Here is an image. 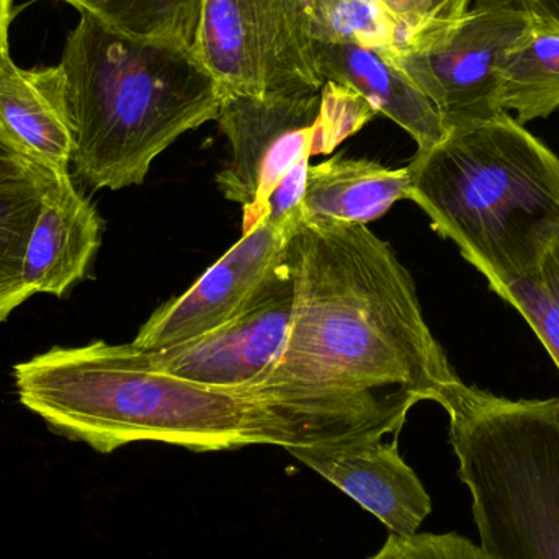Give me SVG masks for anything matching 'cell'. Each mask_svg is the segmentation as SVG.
Returning <instances> with one entry per match:
<instances>
[{"label": "cell", "mask_w": 559, "mask_h": 559, "mask_svg": "<svg viewBox=\"0 0 559 559\" xmlns=\"http://www.w3.org/2000/svg\"><path fill=\"white\" fill-rule=\"evenodd\" d=\"M531 13L515 0H476L452 22L407 36L391 61L436 105L447 131L504 114L499 68Z\"/></svg>", "instance_id": "obj_7"}, {"label": "cell", "mask_w": 559, "mask_h": 559, "mask_svg": "<svg viewBox=\"0 0 559 559\" xmlns=\"http://www.w3.org/2000/svg\"><path fill=\"white\" fill-rule=\"evenodd\" d=\"M373 105L348 85L325 81L321 87L312 156L329 154L377 117Z\"/></svg>", "instance_id": "obj_21"}, {"label": "cell", "mask_w": 559, "mask_h": 559, "mask_svg": "<svg viewBox=\"0 0 559 559\" xmlns=\"http://www.w3.org/2000/svg\"><path fill=\"white\" fill-rule=\"evenodd\" d=\"M314 48L324 82H338L364 95L378 114L411 134L419 153L445 140L449 131L436 105L396 62L357 45L314 43Z\"/></svg>", "instance_id": "obj_14"}, {"label": "cell", "mask_w": 559, "mask_h": 559, "mask_svg": "<svg viewBox=\"0 0 559 559\" xmlns=\"http://www.w3.org/2000/svg\"><path fill=\"white\" fill-rule=\"evenodd\" d=\"M368 559H492L481 545L459 534L391 535Z\"/></svg>", "instance_id": "obj_22"}, {"label": "cell", "mask_w": 559, "mask_h": 559, "mask_svg": "<svg viewBox=\"0 0 559 559\" xmlns=\"http://www.w3.org/2000/svg\"><path fill=\"white\" fill-rule=\"evenodd\" d=\"M401 200H411L407 167L388 169L374 160L334 156L309 166L302 212L305 223L367 225Z\"/></svg>", "instance_id": "obj_15"}, {"label": "cell", "mask_w": 559, "mask_h": 559, "mask_svg": "<svg viewBox=\"0 0 559 559\" xmlns=\"http://www.w3.org/2000/svg\"><path fill=\"white\" fill-rule=\"evenodd\" d=\"M525 12L547 16L559 23V0H515Z\"/></svg>", "instance_id": "obj_26"}, {"label": "cell", "mask_w": 559, "mask_h": 559, "mask_svg": "<svg viewBox=\"0 0 559 559\" xmlns=\"http://www.w3.org/2000/svg\"><path fill=\"white\" fill-rule=\"evenodd\" d=\"M506 111L522 124L547 118L559 108V23L531 13L527 29L509 48L499 68Z\"/></svg>", "instance_id": "obj_16"}, {"label": "cell", "mask_w": 559, "mask_h": 559, "mask_svg": "<svg viewBox=\"0 0 559 559\" xmlns=\"http://www.w3.org/2000/svg\"><path fill=\"white\" fill-rule=\"evenodd\" d=\"M309 159L296 163L288 173L280 180L274 192L269 197L262 209V215L267 216L272 223L285 228L298 231L299 226L305 222L302 202H305L306 180H308Z\"/></svg>", "instance_id": "obj_23"}, {"label": "cell", "mask_w": 559, "mask_h": 559, "mask_svg": "<svg viewBox=\"0 0 559 559\" xmlns=\"http://www.w3.org/2000/svg\"><path fill=\"white\" fill-rule=\"evenodd\" d=\"M20 403L56 433L111 453L138 442L192 452L325 447L400 432L407 391L262 380L213 388L154 370L133 344L55 347L13 368Z\"/></svg>", "instance_id": "obj_1"}, {"label": "cell", "mask_w": 559, "mask_h": 559, "mask_svg": "<svg viewBox=\"0 0 559 559\" xmlns=\"http://www.w3.org/2000/svg\"><path fill=\"white\" fill-rule=\"evenodd\" d=\"M0 136L26 159L56 173L71 166L61 69H23L13 61L9 35L0 39Z\"/></svg>", "instance_id": "obj_13"}, {"label": "cell", "mask_w": 559, "mask_h": 559, "mask_svg": "<svg viewBox=\"0 0 559 559\" xmlns=\"http://www.w3.org/2000/svg\"><path fill=\"white\" fill-rule=\"evenodd\" d=\"M314 43H344L393 59L406 32L381 0H309Z\"/></svg>", "instance_id": "obj_19"}, {"label": "cell", "mask_w": 559, "mask_h": 559, "mask_svg": "<svg viewBox=\"0 0 559 559\" xmlns=\"http://www.w3.org/2000/svg\"><path fill=\"white\" fill-rule=\"evenodd\" d=\"M58 66L71 166L94 189L141 186L182 134L216 121L226 97L193 49L133 38L85 13Z\"/></svg>", "instance_id": "obj_3"}, {"label": "cell", "mask_w": 559, "mask_h": 559, "mask_svg": "<svg viewBox=\"0 0 559 559\" xmlns=\"http://www.w3.org/2000/svg\"><path fill=\"white\" fill-rule=\"evenodd\" d=\"M55 173L33 166L0 176V322L33 296L23 280V262L43 195Z\"/></svg>", "instance_id": "obj_17"}, {"label": "cell", "mask_w": 559, "mask_h": 559, "mask_svg": "<svg viewBox=\"0 0 559 559\" xmlns=\"http://www.w3.org/2000/svg\"><path fill=\"white\" fill-rule=\"evenodd\" d=\"M433 403L449 414L483 550L559 559V397L512 401L459 378Z\"/></svg>", "instance_id": "obj_5"}, {"label": "cell", "mask_w": 559, "mask_h": 559, "mask_svg": "<svg viewBox=\"0 0 559 559\" xmlns=\"http://www.w3.org/2000/svg\"><path fill=\"white\" fill-rule=\"evenodd\" d=\"M62 2L69 3V5H72V3L75 2V0H62Z\"/></svg>", "instance_id": "obj_28"}, {"label": "cell", "mask_w": 559, "mask_h": 559, "mask_svg": "<svg viewBox=\"0 0 559 559\" xmlns=\"http://www.w3.org/2000/svg\"><path fill=\"white\" fill-rule=\"evenodd\" d=\"M498 296L524 316L559 370V236L534 271Z\"/></svg>", "instance_id": "obj_20"}, {"label": "cell", "mask_w": 559, "mask_h": 559, "mask_svg": "<svg viewBox=\"0 0 559 559\" xmlns=\"http://www.w3.org/2000/svg\"><path fill=\"white\" fill-rule=\"evenodd\" d=\"M203 0H75L74 9L115 32L193 49Z\"/></svg>", "instance_id": "obj_18"}, {"label": "cell", "mask_w": 559, "mask_h": 559, "mask_svg": "<svg viewBox=\"0 0 559 559\" xmlns=\"http://www.w3.org/2000/svg\"><path fill=\"white\" fill-rule=\"evenodd\" d=\"M318 94H229L219 108L231 160L216 177L219 192L245 209L242 231L261 219L262 209L280 180L305 157H312Z\"/></svg>", "instance_id": "obj_8"}, {"label": "cell", "mask_w": 559, "mask_h": 559, "mask_svg": "<svg viewBox=\"0 0 559 559\" xmlns=\"http://www.w3.org/2000/svg\"><path fill=\"white\" fill-rule=\"evenodd\" d=\"M407 36L440 23L452 22L468 12L473 0H381ZM406 41V39H404Z\"/></svg>", "instance_id": "obj_24"}, {"label": "cell", "mask_w": 559, "mask_h": 559, "mask_svg": "<svg viewBox=\"0 0 559 559\" xmlns=\"http://www.w3.org/2000/svg\"><path fill=\"white\" fill-rule=\"evenodd\" d=\"M33 166H39V164L26 159L20 151H16L12 144L7 143V141L0 136V176L23 173V170H28L29 167Z\"/></svg>", "instance_id": "obj_25"}, {"label": "cell", "mask_w": 559, "mask_h": 559, "mask_svg": "<svg viewBox=\"0 0 559 559\" xmlns=\"http://www.w3.org/2000/svg\"><path fill=\"white\" fill-rule=\"evenodd\" d=\"M102 229L97 210L75 189L69 170L52 174L23 262L32 295L64 296L84 278L100 248Z\"/></svg>", "instance_id": "obj_12"}, {"label": "cell", "mask_w": 559, "mask_h": 559, "mask_svg": "<svg viewBox=\"0 0 559 559\" xmlns=\"http://www.w3.org/2000/svg\"><path fill=\"white\" fill-rule=\"evenodd\" d=\"M286 264L295 314L285 355L264 380L407 391L436 401L459 380L424 319L416 285L365 225L305 223Z\"/></svg>", "instance_id": "obj_2"}, {"label": "cell", "mask_w": 559, "mask_h": 559, "mask_svg": "<svg viewBox=\"0 0 559 559\" xmlns=\"http://www.w3.org/2000/svg\"><path fill=\"white\" fill-rule=\"evenodd\" d=\"M295 233L262 215L186 293L156 309L131 344L164 350L226 324L285 265Z\"/></svg>", "instance_id": "obj_10"}, {"label": "cell", "mask_w": 559, "mask_h": 559, "mask_svg": "<svg viewBox=\"0 0 559 559\" xmlns=\"http://www.w3.org/2000/svg\"><path fill=\"white\" fill-rule=\"evenodd\" d=\"M13 19V0H0V39L9 35Z\"/></svg>", "instance_id": "obj_27"}, {"label": "cell", "mask_w": 559, "mask_h": 559, "mask_svg": "<svg viewBox=\"0 0 559 559\" xmlns=\"http://www.w3.org/2000/svg\"><path fill=\"white\" fill-rule=\"evenodd\" d=\"M288 453L374 515L391 535L417 534L432 512V499L396 440L367 437Z\"/></svg>", "instance_id": "obj_11"}, {"label": "cell", "mask_w": 559, "mask_h": 559, "mask_svg": "<svg viewBox=\"0 0 559 559\" xmlns=\"http://www.w3.org/2000/svg\"><path fill=\"white\" fill-rule=\"evenodd\" d=\"M411 202L499 295L559 236V157L508 111L411 160Z\"/></svg>", "instance_id": "obj_4"}, {"label": "cell", "mask_w": 559, "mask_h": 559, "mask_svg": "<svg viewBox=\"0 0 559 559\" xmlns=\"http://www.w3.org/2000/svg\"><path fill=\"white\" fill-rule=\"evenodd\" d=\"M295 314V283L288 264L251 302L209 334L164 350H141L154 370L213 388L264 380L282 360Z\"/></svg>", "instance_id": "obj_9"}, {"label": "cell", "mask_w": 559, "mask_h": 559, "mask_svg": "<svg viewBox=\"0 0 559 559\" xmlns=\"http://www.w3.org/2000/svg\"><path fill=\"white\" fill-rule=\"evenodd\" d=\"M309 0H203L193 52L226 95L321 92Z\"/></svg>", "instance_id": "obj_6"}]
</instances>
